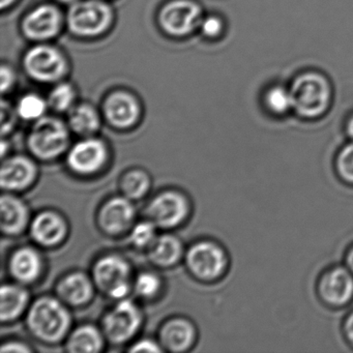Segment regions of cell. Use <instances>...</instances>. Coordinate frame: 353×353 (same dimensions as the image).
<instances>
[{
	"label": "cell",
	"instance_id": "obj_41",
	"mask_svg": "<svg viewBox=\"0 0 353 353\" xmlns=\"http://www.w3.org/2000/svg\"><path fill=\"white\" fill-rule=\"evenodd\" d=\"M15 1L16 0H0V7L3 10L7 9V8L11 7Z\"/></svg>",
	"mask_w": 353,
	"mask_h": 353
},
{
	"label": "cell",
	"instance_id": "obj_31",
	"mask_svg": "<svg viewBox=\"0 0 353 353\" xmlns=\"http://www.w3.org/2000/svg\"><path fill=\"white\" fill-rule=\"evenodd\" d=\"M157 228L158 227L150 220L134 225L130 231V241L132 245L138 249H148L158 236Z\"/></svg>",
	"mask_w": 353,
	"mask_h": 353
},
{
	"label": "cell",
	"instance_id": "obj_4",
	"mask_svg": "<svg viewBox=\"0 0 353 353\" xmlns=\"http://www.w3.org/2000/svg\"><path fill=\"white\" fill-rule=\"evenodd\" d=\"M92 279L96 288L117 301L125 299L133 289L131 265L117 254L99 258L92 266Z\"/></svg>",
	"mask_w": 353,
	"mask_h": 353
},
{
	"label": "cell",
	"instance_id": "obj_21",
	"mask_svg": "<svg viewBox=\"0 0 353 353\" xmlns=\"http://www.w3.org/2000/svg\"><path fill=\"white\" fill-rule=\"evenodd\" d=\"M196 330L185 318L167 320L159 332L161 346L171 352H185L195 342Z\"/></svg>",
	"mask_w": 353,
	"mask_h": 353
},
{
	"label": "cell",
	"instance_id": "obj_25",
	"mask_svg": "<svg viewBox=\"0 0 353 353\" xmlns=\"http://www.w3.org/2000/svg\"><path fill=\"white\" fill-rule=\"evenodd\" d=\"M68 123L70 129L77 135L92 137L100 129V115L92 105L80 104L70 110Z\"/></svg>",
	"mask_w": 353,
	"mask_h": 353
},
{
	"label": "cell",
	"instance_id": "obj_13",
	"mask_svg": "<svg viewBox=\"0 0 353 353\" xmlns=\"http://www.w3.org/2000/svg\"><path fill=\"white\" fill-rule=\"evenodd\" d=\"M61 12L50 5L39 6L22 21V32L28 40L43 42L54 38L61 28Z\"/></svg>",
	"mask_w": 353,
	"mask_h": 353
},
{
	"label": "cell",
	"instance_id": "obj_30",
	"mask_svg": "<svg viewBox=\"0 0 353 353\" xmlns=\"http://www.w3.org/2000/svg\"><path fill=\"white\" fill-rule=\"evenodd\" d=\"M161 288H162V281L154 272H141L136 276L133 283L134 292L144 299L157 296Z\"/></svg>",
	"mask_w": 353,
	"mask_h": 353
},
{
	"label": "cell",
	"instance_id": "obj_27",
	"mask_svg": "<svg viewBox=\"0 0 353 353\" xmlns=\"http://www.w3.org/2000/svg\"><path fill=\"white\" fill-rule=\"evenodd\" d=\"M48 102L36 94H28L22 97L18 102L16 111L18 117L28 121H36L45 117Z\"/></svg>",
	"mask_w": 353,
	"mask_h": 353
},
{
	"label": "cell",
	"instance_id": "obj_19",
	"mask_svg": "<svg viewBox=\"0 0 353 353\" xmlns=\"http://www.w3.org/2000/svg\"><path fill=\"white\" fill-rule=\"evenodd\" d=\"M94 281L81 272H74L63 276L57 283V297L67 305L82 307L92 301L94 293Z\"/></svg>",
	"mask_w": 353,
	"mask_h": 353
},
{
	"label": "cell",
	"instance_id": "obj_38",
	"mask_svg": "<svg viewBox=\"0 0 353 353\" xmlns=\"http://www.w3.org/2000/svg\"><path fill=\"white\" fill-rule=\"evenodd\" d=\"M344 332L347 340L353 346V312L347 317L346 321H345Z\"/></svg>",
	"mask_w": 353,
	"mask_h": 353
},
{
	"label": "cell",
	"instance_id": "obj_3",
	"mask_svg": "<svg viewBox=\"0 0 353 353\" xmlns=\"http://www.w3.org/2000/svg\"><path fill=\"white\" fill-rule=\"evenodd\" d=\"M293 109L305 119H316L325 112L332 100V88L323 76L307 73L299 76L291 86Z\"/></svg>",
	"mask_w": 353,
	"mask_h": 353
},
{
	"label": "cell",
	"instance_id": "obj_17",
	"mask_svg": "<svg viewBox=\"0 0 353 353\" xmlns=\"http://www.w3.org/2000/svg\"><path fill=\"white\" fill-rule=\"evenodd\" d=\"M8 270L10 276L19 284H32L42 276L44 259L36 248L20 247L10 256Z\"/></svg>",
	"mask_w": 353,
	"mask_h": 353
},
{
	"label": "cell",
	"instance_id": "obj_18",
	"mask_svg": "<svg viewBox=\"0 0 353 353\" xmlns=\"http://www.w3.org/2000/svg\"><path fill=\"white\" fill-rule=\"evenodd\" d=\"M103 114L109 125L115 129L127 130L133 127L139 119L140 106L131 94L117 92L105 100Z\"/></svg>",
	"mask_w": 353,
	"mask_h": 353
},
{
	"label": "cell",
	"instance_id": "obj_33",
	"mask_svg": "<svg viewBox=\"0 0 353 353\" xmlns=\"http://www.w3.org/2000/svg\"><path fill=\"white\" fill-rule=\"evenodd\" d=\"M16 117H18L17 111L14 110L9 103L3 101L1 103V131L3 135L9 134L15 125Z\"/></svg>",
	"mask_w": 353,
	"mask_h": 353
},
{
	"label": "cell",
	"instance_id": "obj_29",
	"mask_svg": "<svg viewBox=\"0 0 353 353\" xmlns=\"http://www.w3.org/2000/svg\"><path fill=\"white\" fill-rule=\"evenodd\" d=\"M265 104L268 110L274 114H285L293 109V98L290 90L282 86H274L265 94Z\"/></svg>",
	"mask_w": 353,
	"mask_h": 353
},
{
	"label": "cell",
	"instance_id": "obj_34",
	"mask_svg": "<svg viewBox=\"0 0 353 353\" xmlns=\"http://www.w3.org/2000/svg\"><path fill=\"white\" fill-rule=\"evenodd\" d=\"M223 23L218 17L210 16L201 22L202 34L208 38H216L222 32Z\"/></svg>",
	"mask_w": 353,
	"mask_h": 353
},
{
	"label": "cell",
	"instance_id": "obj_35",
	"mask_svg": "<svg viewBox=\"0 0 353 353\" xmlns=\"http://www.w3.org/2000/svg\"><path fill=\"white\" fill-rule=\"evenodd\" d=\"M131 352H162L163 348L160 343L154 342L152 339H142L129 349Z\"/></svg>",
	"mask_w": 353,
	"mask_h": 353
},
{
	"label": "cell",
	"instance_id": "obj_11",
	"mask_svg": "<svg viewBox=\"0 0 353 353\" xmlns=\"http://www.w3.org/2000/svg\"><path fill=\"white\" fill-rule=\"evenodd\" d=\"M201 9L190 0H175L161 10L159 22L165 32L173 37L187 36L200 22Z\"/></svg>",
	"mask_w": 353,
	"mask_h": 353
},
{
	"label": "cell",
	"instance_id": "obj_22",
	"mask_svg": "<svg viewBox=\"0 0 353 353\" xmlns=\"http://www.w3.org/2000/svg\"><path fill=\"white\" fill-rule=\"evenodd\" d=\"M30 303V293L19 283L3 284L0 291V319L12 322L21 317Z\"/></svg>",
	"mask_w": 353,
	"mask_h": 353
},
{
	"label": "cell",
	"instance_id": "obj_8",
	"mask_svg": "<svg viewBox=\"0 0 353 353\" xmlns=\"http://www.w3.org/2000/svg\"><path fill=\"white\" fill-rule=\"evenodd\" d=\"M23 68L32 79L42 83H54L67 74V61L54 47L38 45L24 55Z\"/></svg>",
	"mask_w": 353,
	"mask_h": 353
},
{
	"label": "cell",
	"instance_id": "obj_20",
	"mask_svg": "<svg viewBox=\"0 0 353 353\" xmlns=\"http://www.w3.org/2000/svg\"><path fill=\"white\" fill-rule=\"evenodd\" d=\"M0 227L7 236H17L30 225V210L23 200L12 194H3L0 200Z\"/></svg>",
	"mask_w": 353,
	"mask_h": 353
},
{
	"label": "cell",
	"instance_id": "obj_37",
	"mask_svg": "<svg viewBox=\"0 0 353 353\" xmlns=\"http://www.w3.org/2000/svg\"><path fill=\"white\" fill-rule=\"evenodd\" d=\"M32 349L26 343L20 341H10L5 343L0 348L1 353H28L32 352Z\"/></svg>",
	"mask_w": 353,
	"mask_h": 353
},
{
	"label": "cell",
	"instance_id": "obj_1",
	"mask_svg": "<svg viewBox=\"0 0 353 353\" xmlns=\"http://www.w3.org/2000/svg\"><path fill=\"white\" fill-rule=\"evenodd\" d=\"M71 324V314L59 297H39L26 312L30 334L46 344H57L67 338Z\"/></svg>",
	"mask_w": 353,
	"mask_h": 353
},
{
	"label": "cell",
	"instance_id": "obj_5",
	"mask_svg": "<svg viewBox=\"0 0 353 353\" xmlns=\"http://www.w3.org/2000/svg\"><path fill=\"white\" fill-rule=\"evenodd\" d=\"M112 11L101 0H77L68 12L70 32L81 38H92L103 34L112 21Z\"/></svg>",
	"mask_w": 353,
	"mask_h": 353
},
{
	"label": "cell",
	"instance_id": "obj_6",
	"mask_svg": "<svg viewBox=\"0 0 353 353\" xmlns=\"http://www.w3.org/2000/svg\"><path fill=\"white\" fill-rule=\"evenodd\" d=\"M142 322L143 316L139 305L129 299H119L103 318V334L111 344L123 345L137 334Z\"/></svg>",
	"mask_w": 353,
	"mask_h": 353
},
{
	"label": "cell",
	"instance_id": "obj_39",
	"mask_svg": "<svg viewBox=\"0 0 353 353\" xmlns=\"http://www.w3.org/2000/svg\"><path fill=\"white\" fill-rule=\"evenodd\" d=\"M347 268L351 270L353 274V248L347 254Z\"/></svg>",
	"mask_w": 353,
	"mask_h": 353
},
{
	"label": "cell",
	"instance_id": "obj_40",
	"mask_svg": "<svg viewBox=\"0 0 353 353\" xmlns=\"http://www.w3.org/2000/svg\"><path fill=\"white\" fill-rule=\"evenodd\" d=\"M346 131L349 137L352 138L353 139V117H350L348 123H347Z\"/></svg>",
	"mask_w": 353,
	"mask_h": 353
},
{
	"label": "cell",
	"instance_id": "obj_14",
	"mask_svg": "<svg viewBox=\"0 0 353 353\" xmlns=\"http://www.w3.org/2000/svg\"><path fill=\"white\" fill-rule=\"evenodd\" d=\"M68 232L67 221L54 210L41 212L30 225V236L41 247H57L67 239Z\"/></svg>",
	"mask_w": 353,
	"mask_h": 353
},
{
	"label": "cell",
	"instance_id": "obj_23",
	"mask_svg": "<svg viewBox=\"0 0 353 353\" xmlns=\"http://www.w3.org/2000/svg\"><path fill=\"white\" fill-rule=\"evenodd\" d=\"M150 262L159 268H171L179 263L183 256V243L179 237L173 234H162L157 236L148 249Z\"/></svg>",
	"mask_w": 353,
	"mask_h": 353
},
{
	"label": "cell",
	"instance_id": "obj_10",
	"mask_svg": "<svg viewBox=\"0 0 353 353\" xmlns=\"http://www.w3.org/2000/svg\"><path fill=\"white\" fill-rule=\"evenodd\" d=\"M108 158V148L104 141L98 138L85 137L70 148L67 165L76 174L88 176L102 170Z\"/></svg>",
	"mask_w": 353,
	"mask_h": 353
},
{
	"label": "cell",
	"instance_id": "obj_28",
	"mask_svg": "<svg viewBox=\"0 0 353 353\" xmlns=\"http://www.w3.org/2000/svg\"><path fill=\"white\" fill-rule=\"evenodd\" d=\"M75 90L69 83H59L53 88L48 97V105L57 112H65L74 107Z\"/></svg>",
	"mask_w": 353,
	"mask_h": 353
},
{
	"label": "cell",
	"instance_id": "obj_2",
	"mask_svg": "<svg viewBox=\"0 0 353 353\" xmlns=\"http://www.w3.org/2000/svg\"><path fill=\"white\" fill-rule=\"evenodd\" d=\"M70 132L63 121L54 117H43L34 121L28 136V148L34 158L52 161L67 152Z\"/></svg>",
	"mask_w": 353,
	"mask_h": 353
},
{
	"label": "cell",
	"instance_id": "obj_16",
	"mask_svg": "<svg viewBox=\"0 0 353 353\" xmlns=\"http://www.w3.org/2000/svg\"><path fill=\"white\" fill-rule=\"evenodd\" d=\"M318 290L324 303L334 307L346 305L353 299V274L344 266L332 268L320 279Z\"/></svg>",
	"mask_w": 353,
	"mask_h": 353
},
{
	"label": "cell",
	"instance_id": "obj_24",
	"mask_svg": "<svg viewBox=\"0 0 353 353\" xmlns=\"http://www.w3.org/2000/svg\"><path fill=\"white\" fill-rule=\"evenodd\" d=\"M103 330L90 324L78 326L67 336L65 349L72 353H98L105 345Z\"/></svg>",
	"mask_w": 353,
	"mask_h": 353
},
{
	"label": "cell",
	"instance_id": "obj_7",
	"mask_svg": "<svg viewBox=\"0 0 353 353\" xmlns=\"http://www.w3.org/2000/svg\"><path fill=\"white\" fill-rule=\"evenodd\" d=\"M185 262L190 274L204 282L218 280L228 265L224 249L208 241L194 243L185 253Z\"/></svg>",
	"mask_w": 353,
	"mask_h": 353
},
{
	"label": "cell",
	"instance_id": "obj_26",
	"mask_svg": "<svg viewBox=\"0 0 353 353\" xmlns=\"http://www.w3.org/2000/svg\"><path fill=\"white\" fill-rule=\"evenodd\" d=\"M150 177L141 169L127 171L121 179V191L130 200H139L148 193L150 189Z\"/></svg>",
	"mask_w": 353,
	"mask_h": 353
},
{
	"label": "cell",
	"instance_id": "obj_32",
	"mask_svg": "<svg viewBox=\"0 0 353 353\" xmlns=\"http://www.w3.org/2000/svg\"><path fill=\"white\" fill-rule=\"evenodd\" d=\"M336 168L343 181L353 183V142L345 145L339 152Z\"/></svg>",
	"mask_w": 353,
	"mask_h": 353
},
{
	"label": "cell",
	"instance_id": "obj_42",
	"mask_svg": "<svg viewBox=\"0 0 353 353\" xmlns=\"http://www.w3.org/2000/svg\"><path fill=\"white\" fill-rule=\"evenodd\" d=\"M59 1H61V3H75V1H77V0H59Z\"/></svg>",
	"mask_w": 353,
	"mask_h": 353
},
{
	"label": "cell",
	"instance_id": "obj_15",
	"mask_svg": "<svg viewBox=\"0 0 353 353\" xmlns=\"http://www.w3.org/2000/svg\"><path fill=\"white\" fill-rule=\"evenodd\" d=\"M38 168L30 157H8L1 165L0 185L3 191L18 192L30 188L36 181Z\"/></svg>",
	"mask_w": 353,
	"mask_h": 353
},
{
	"label": "cell",
	"instance_id": "obj_12",
	"mask_svg": "<svg viewBox=\"0 0 353 353\" xmlns=\"http://www.w3.org/2000/svg\"><path fill=\"white\" fill-rule=\"evenodd\" d=\"M136 218L135 206L125 196L107 200L98 212L101 230L110 236H117L131 230Z\"/></svg>",
	"mask_w": 353,
	"mask_h": 353
},
{
	"label": "cell",
	"instance_id": "obj_36",
	"mask_svg": "<svg viewBox=\"0 0 353 353\" xmlns=\"http://www.w3.org/2000/svg\"><path fill=\"white\" fill-rule=\"evenodd\" d=\"M0 79H1L0 80V88H1L3 94L9 92L13 88L14 83H15V76H14L13 71L7 65L1 67Z\"/></svg>",
	"mask_w": 353,
	"mask_h": 353
},
{
	"label": "cell",
	"instance_id": "obj_9",
	"mask_svg": "<svg viewBox=\"0 0 353 353\" xmlns=\"http://www.w3.org/2000/svg\"><path fill=\"white\" fill-rule=\"evenodd\" d=\"M187 197L176 191H165L152 198L145 210L148 220L158 228L171 229L179 226L189 216Z\"/></svg>",
	"mask_w": 353,
	"mask_h": 353
}]
</instances>
